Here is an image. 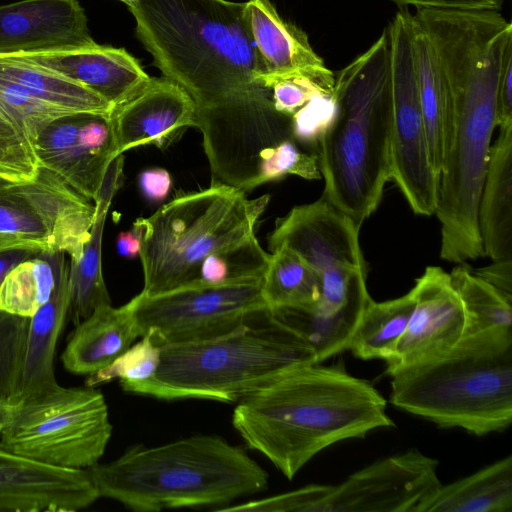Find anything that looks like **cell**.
I'll return each instance as SVG.
<instances>
[{
	"mask_svg": "<svg viewBox=\"0 0 512 512\" xmlns=\"http://www.w3.org/2000/svg\"><path fill=\"white\" fill-rule=\"evenodd\" d=\"M118 1L125 3L128 6V8H132L133 6L136 5L138 0H118Z\"/></svg>",
	"mask_w": 512,
	"mask_h": 512,
	"instance_id": "cell-48",
	"label": "cell"
},
{
	"mask_svg": "<svg viewBox=\"0 0 512 512\" xmlns=\"http://www.w3.org/2000/svg\"><path fill=\"white\" fill-rule=\"evenodd\" d=\"M337 110L316 156L323 197L358 225L391 180L393 99L388 32L335 76Z\"/></svg>",
	"mask_w": 512,
	"mask_h": 512,
	"instance_id": "cell-3",
	"label": "cell"
},
{
	"mask_svg": "<svg viewBox=\"0 0 512 512\" xmlns=\"http://www.w3.org/2000/svg\"><path fill=\"white\" fill-rule=\"evenodd\" d=\"M99 497L87 470L43 465L0 442V512H74Z\"/></svg>",
	"mask_w": 512,
	"mask_h": 512,
	"instance_id": "cell-16",
	"label": "cell"
},
{
	"mask_svg": "<svg viewBox=\"0 0 512 512\" xmlns=\"http://www.w3.org/2000/svg\"><path fill=\"white\" fill-rule=\"evenodd\" d=\"M473 272L512 299V259L493 261L491 265Z\"/></svg>",
	"mask_w": 512,
	"mask_h": 512,
	"instance_id": "cell-42",
	"label": "cell"
},
{
	"mask_svg": "<svg viewBox=\"0 0 512 512\" xmlns=\"http://www.w3.org/2000/svg\"><path fill=\"white\" fill-rule=\"evenodd\" d=\"M371 299L366 273L321 284V297L310 309H280L277 316L314 349L316 363L348 350Z\"/></svg>",
	"mask_w": 512,
	"mask_h": 512,
	"instance_id": "cell-19",
	"label": "cell"
},
{
	"mask_svg": "<svg viewBox=\"0 0 512 512\" xmlns=\"http://www.w3.org/2000/svg\"><path fill=\"white\" fill-rule=\"evenodd\" d=\"M335 75L328 68L316 72H298L275 79L270 89L275 109L292 116L312 97L334 91Z\"/></svg>",
	"mask_w": 512,
	"mask_h": 512,
	"instance_id": "cell-37",
	"label": "cell"
},
{
	"mask_svg": "<svg viewBox=\"0 0 512 512\" xmlns=\"http://www.w3.org/2000/svg\"><path fill=\"white\" fill-rule=\"evenodd\" d=\"M262 280L192 284L154 296L140 292L132 300L141 337L148 334L161 346L225 335L269 309Z\"/></svg>",
	"mask_w": 512,
	"mask_h": 512,
	"instance_id": "cell-10",
	"label": "cell"
},
{
	"mask_svg": "<svg viewBox=\"0 0 512 512\" xmlns=\"http://www.w3.org/2000/svg\"><path fill=\"white\" fill-rule=\"evenodd\" d=\"M413 22L419 96L430 162L434 172L440 176L453 142L454 102L431 42L414 19Z\"/></svg>",
	"mask_w": 512,
	"mask_h": 512,
	"instance_id": "cell-27",
	"label": "cell"
},
{
	"mask_svg": "<svg viewBox=\"0 0 512 512\" xmlns=\"http://www.w3.org/2000/svg\"><path fill=\"white\" fill-rule=\"evenodd\" d=\"M87 471L100 497L138 512L220 507L264 490L269 478L245 450L216 435L134 446Z\"/></svg>",
	"mask_w": 512,
	"mask_h": 512,
	"instance_id": "cell-4",
	"label": "cell"
},
{
	"mask_svg": "<svg viewBox=\"0 0 512 512\" xmlns=\"http://www.w3.org/2000/svg\"><path fill=\"white\" fill-rule=\"evenodd\" d=\"M451 283L464 308L463 337L512 329V299L478 277L461 263L450 273Z\"/></svg>",
	"mask_w": 512,
	"mask_h": 512,
	"instance_id": "cell-32",
	"label": "cell"
},
{
	"mask_svg": "<svg viewBox=\"0 0 512 512\" xmlns=\"http://www.w3.org/2000/svg\"><path fill=\"white\" fill-rule=\"evenodd\" d=\"M337 110L334 91L312 97L291 116L293 139L316 155L318 144L333 121Z\"/></svg>",
	"mask_w": 512,
	"mask_h": 512,
	"instance_id": "cell-38",
	"label": "cell"
},
{
	"mask_svg": "<svg viewBox=\"0 0 512 512\" xmlns=\"http://www.w3.org/2000/svg\"><path fill=\"white\" fill-rule=\"evenodd\" d=\"M11 248H32L46 250L41 244L37 242L24 240L16 236L0 233V251Z\"/></svg>",
	"mask_w": 512,
	"mask_h": 512,
	"instance_id": "cell-46",
	"label": "cell"
},
{
	"mask_svg": "<svg viewBox=\"0 0 512 512\" xmlns=\"http://www.w3.org/2000/svg\"><path fill=\"white\" fill-rule=\"evenodd\" d=\"M138 184L146 199L152 202H160L168 196L172 186V178L166 169L149 168L139 174Z\"/></svg>",
	"mask_w": 512,
	"mask_h": 512,
	"instance_id": "cell-40",
	"label": "cell"
},
{
	"mask_svg": "<svg viewBox=\"0 0 512 512\" xmlns=\"http://www.w3.org/2000/svg\"><path fill=\"white\" fill-rule=\"evenodd\" d=\"M41 251L43 250L32 248H11L0 251V284L16 265Z\"/></svg>",
	"mask_w": 512,
	"mask_h": 512,
	"instance_id": "cell-45",
	"label": "cell"
},
{
	"mask_svg": "<svg viewBox=\"0 0 512 512\" xmlns=\"http://www.w3.org/2000/svg\"><path fill=\"white\" fill-rule=\"evenodd\" d=\"M66 254L55 252L56 285L47 302L30 317L19 401L58 385L54 373L57 341L70 311V263Z\"/></svg>",
	"mask_w": 512,
	"mask_h": 512,
	"instance_id": "cell-24",
	"label": "cell"
},
{
	"mask_svg": "<svg viewBox=\"0 0 512 512\" xmlns=\"http://www.w3.org/2000/svg\"><path fill=\"white\" fill-rule=\"evenodd\" d=\"M437 467L416 448L380 459L330 485L321 512H414L441 485Z\"/></svg>",
	"mask_w": 512,
	"mask_h": 512,
	"instance_id": "cell-12",
	"label": "cell"
},
{
	"mask_svg": "<svg viewBox=\"0 0 512 512\" xmlns=\"http://www.w3.org/2000/svg\"><path fill=\"white\" fill-rule=\"evenodd\" d=\"M412 290L415 304L408 325L385 360L389 376L443 354L463 338L464 308L449 273L428 266Z\"/></svg>",
	"mask_w": 512,
	"mask_h": 512,
	"instance_id": "cell-15",
	"label": "cell"
},
{
	"mask_svg": "<svg viewBox=\"0 0 512 512\" xmlns=\"http://www.w3.org/2000/svg\"><path fill=\"white\" fill-rule=\"evenodd\" d=\"M123 166V154L111 161L94 201L89 239L78 261L70 262V311L77 324L97 306L111 303L102 273V239L108 210L123 182Z\"/></svg>",
	"mask_w": 512,
	"mask_h": 512,
	"instance_id": "cell-26",
	"label": "cell"
},
{
	"mask_svg": "<svg viewBox=\"0 0 512 512\" xmlns=\"http://www.w3.org/2000/svg\"><path fill=\"white\" fill-rule=\"evenodd\" d=\"M286 175H295L306 180L322 178L317 156L303 149L295 140H285L275 146L270 156L262 163L261 182L280 180Z\"/></svg>",
	"mask_w": 512,
	"mask_h": 512,
	"instance_id": "cell-39",
	"label": "cell"
},
{
	"mask_svg": "<svg viewBox=\"0 0 512 512\" xmlns=\"http://www.w3.org/2000/svg\"><path fill=\"white\" fill-rule=\"evenodd\" d=\"M359 230L360 225L322 196L278 218L268 245L270 252L280 246L291 249L322 279L346 270H366Z\"/></svg>",
	"mask_w": 512,
	"mask_h": 512,
	"instance_id": "cell-14",
	"label": "cell"
},
{
	"mask_svg": "<svg viewBox=\"0 0 512 512\" xmlns=\"http://www.w3.org/2000/svg\"><path fill=\"white\" fill-rule=\"evenodd\" d=\"M160 347L155 375L120 382L125 392L163 400L238 403L287 371L316 363L312 346L270 309L225 335Z\"/></svg>",
	"mask_w": 512,
	"mask_h": 512,
	"instance_id": "cell-5",
	"label": "cell"
},
{
	"mask_svg": "<svg viewBox=\"0 0 512 512\" xmlns=\"http://www.w3.org/2000/svg\"><path fill=\"white\" fill-rule=\"evenodd\" d=\"M368 381L320 363L297 366L237 403L234 428L289 480L316 454L394 426Z\"/></svg>",
	"mask_w": 512,
	"mask_h": 512,
	"instance_id": "cell-2",
	"label": "cell"
},
{
	"mask_svg": "<svg viewBox=\"0 0 512 512\" xmlns=\"http://www.w3.org/2000/svg\"><path fill=\"white\" fill-rule=\"evenodd\" d=\"M161 347L150 335L131 345L105 368L88 375L85 386L95 387L119 379L120 382H141L152 378L160 364Z\"/></svg>",
	"mask_w": 512,
	"mask_h": 512,
	"instance_id": "cell-36",
	"label": "cell"
},
{
	"mask_svg": "<svg viewBox=\"0 0 512 512\" xmlns=\"http://www.w3.org/2000/svg\"><path fill=\"white\" fill-rule=\"evenodd\" d=\"M270 255L259 244L257 238L233 250L209 255L200 265L195 284L219 285L262 278Z\"/></svg>",
	"mask_w": 512,
	"mask_h": 512,
	"instance_id": "cell-34",
	"label": "cell"
},
{
	"mask_svg": "<svg viewBox=\"0 0 512 512\" xmlns=\"http://www.w3.org/2000/svg\"><path fill=\"white\" fill-rule=\"evenodd\" d=\"M478 207L484 256L512 259V123L498 126Z\"/></svg>",
	"mask_w": 512,
	"mask_h": 512,
	"instance_id": "cell-25",
	"label": "cell"
},
{
	"mask_svg": "<svg viewBox=\"0 0 512 512\" xmlns=\"http://www.w3.org/2000/svg\"><path fill=\"white\" fill-rule=\"evenodd\" d=\"M14 404L15 403L0 400V433L12 416Z\"/></svg>",
	"mask_w": 512,
	"mask_h": 512,
	"instance_id": "cell-47",
	"label": "cell"
},
{
	"mask_svg": "<svg viewBox=\"0 0 512 512\" xmlns=\"http://www.w3.org/2000/svg\"><path fill=\"white\" fill-rule=\"evenodd\" d=\"M56 285L55 252L43 250L20 262L0 284V310L30 318Z\"/></svg>",
	"mask_w": 512,
	"mask_h": 512,
	"instance_id": "cell-33",
	"label": "cell"
},
{
	"mask_svg": "<svg viewBox=\"0 0 512 512\" xmlns=\"http://www.w3.org/2000/svg\"><path fill=\"white\" fill-rule=\"evenodd\" d=\"M26 59L89 88L113 108L150 79L138 60L124 48L95 44L21 54Z\"/></svg>",
	"mask_w": 512,
	"mask_h": 512,
	"instance_id": "cell-20",
	"label": "cell"
},
{
	"mask_svg": "<svg viewBox=\"0 0 512 512\" xmlns=\"http://www.w3.org/2000/svg\"><path fill=\"white\" fill-rule=\"evenodd\" d=\"M190 96L167 77L151 78L111 111L117 153L142 146L168 148L194 126Z\"/></svg>",
	"mask_w": 512,
	"mask_h": 512,
	"instance_id": "cell-17",
	"label": "cell"
},
{
	"mask_svg": "<svg viewBox=\"0 0 512 512\" xmlns=\"http://www.w3.org/2000/svg\"><path fill=\"white\" fill-rule=\"evenodd\" d=\"M245 15L258 55L261 79L267 88L270 89L275 79L286 75L327 69L307 34L285 21L269 0H248Z\"/></svg>",
	"mask_w": 512,
	"mask_h": 512,
	"instance_id": "cell-22",
	"label": "cell"
},
{
	"mask_svg": "<svg viewBox=\"0 0 512 512\" xmlns=\"http://www.w3.org/2000/svg\"><path fill=\"white\" fill-rule=\"evenodd\" d=\"M512 123V55L505 62L497 92V127Z\"/></svg>",
	"mask_w": 512,
	"mask_h": 512,
	"instance_id": "cell-43",
	"label": "cell"
},
{
	"mask_svg": "<svg viewBox=\"0 0 512 512\" xmlns=\"http://www.w3.org/2000/svg\"><path fill=\"white\" fill-rule=\"evenodd\" d=\"M40 163L87 200L95 201L111 161L117 157L111 113H73L39 133Z\"/></svg>",
	"mask_w": 512,
	"mask_h": 512,
	"instance_id": "cell-13",
	"label": "cell"
},
{
	"mask_svg": "<svg viewBox=\"0 0 512 512\" xmlns=\"http://www.w3.org/2000/svg\"><path fill=\"white\" fill-rule=\"evenodd\" d=\"M270 196L249 199L226 185L178 193L147 218L139 253L144 286L154 296L195 284L200 265L256 239L255 227Z\"/></svg>",
	"mask_w": 512,
	"mask_h": 512,
	"instance_id": "cell-7",
	"label": "cell"
},
{
	"mask_svg": "<svg viewBox=\"0 0 512 512\" xmlns=\"http://www.w3.org/2000/svg\"><path fill=\"white\" fill-rule=\"evenodd\" d=\"M414 512H512V456L441 484Z\"/></svg>",
	"mask_w": 512,
	"mask_h": 512,
	"instance_id": "cell-28",
	"label": "cell"
},
{
	"mask_svg": "<svg viewBox=\"0 0 512 512\" xmlns=\"http://www.w3.org/2000/svg\"><path fill=\"white\" fill-rule=\"evenodd\" d=\"M399 7L416 9H488L500 10L503 0H390Z\"/></svg>",
	"mask_w": 512,
	"mask_h": 512,
	"instance_id": "cell-41",
	"label": "cell"
},
{
	"mask_svg": "<svg viewBox=\"0 0 512 512\" xmlns=\"http://www.w3.org/2000/svg\"><path fill=\"white\" fill-rule=\"evenodd\" d=\"M393 99L391 179L417 215L435 214L439 176L429 156L414 51V22L407 10L387 28Z\"/></svg>",
	"mask_w": 512,
	"mask_h": 512,
	"instance_id": "cell-9",
	"label": "cell"
},
{
	"mask_svg": "<svg viewBox=\"0 0 512 512\" xmlns=\"http://www.w3.org/2000/svg\"><path fill=\"white\" fill-rule=\"evenodd\" d=\"M112 425L103 394L94 387L59 384L14 404L1 444L43 465L87 470L99 462Z\"/></svg>",
	"mask_w": 512,
	"mask_h": 512,
	"instance_id": "cell-8",
	"label": "cell"
},
{
	"mask_svg": "<svg viewBox=\"0 0 512 512\" xmlns=\"http://www.w3.org/2000/svg\"><path fill=\"white\" fill-rule=\"evenodd\" d=\"M30 318L0 310V400L15 403L22 377Z\"/></svg>",
	"mask_w": 512,
	"mask_h": 512,
	"instance_id": "cell-35",
	"label": "cell"
},
{
	"mask_svg": "<svg viewBox=\"0 0 512 512\" xmlns=\"http://www.w3.org/2000/svg\"><path fill=\"white\" fill-rule=\"evenodd\" d=\"M139 336L132 299L118 308L101 304L78 323L61 355L63 366L76 375H91L111 364Z\"/></svg>",
	"mask_w": 512,
	"mask_h": 512,
	"instance_id": "cell-23",
	"label": "cell"
},
{
	"mask_svg": "<svg viewBox=\"0 0 512 512\" xmlns=\"http://www.w3.org/2000/svg\"><path fill=\"white\" fill-rule=\"evenodd\" d=\"M68 114L73 113L0 77V177L15 181L34 178L40 169L36 152L39 133Z\"/></svg>",
	"mask_w": 512,
	"mask_h": 512,
	"instance_id": "cell-21",
	"label": "cell"
},
{
	"mask_svg": "<svg viewBox=\"0 0 512 512\" xmlns=\"http://www.w3.org/2000/svg\"><path fill=\"white\" fill-rule=\"evenodd\" d=\"M129 10L154 65L194 103L211 185H261L263 160L294 139L291 116L275 109L262 82L245 2L138 0Z\"/></svg>",
	"mask_w": 512,
	"mask_h": 512,
	"instance_id": "cell-1",
	"label": "cell"
},
{
	"mask_svg": "<svg viewBox=\"0 0 512 512\" xmlns=\"http://www.w3.org/2000/svg\"><path fill=\"white\" fill-rule=\"evenodd\" d=\"M95 44L78 0H22L0 6V55Z\"/></svg>",
	"mask_w": 512,
	"mask_h": 512,
	"instance_id": "cell-18",
	"label": "cell"
},
{
	"mask_svg": "<svg viewBox=\"0 0 512 512\" xmlns=\"http://www.w3.org/2000/svg\"><path fill=\"white\" fill-rule=\"evenodd\" d=\"M94 213L89 200L43 166L29 180L0 177V233L62 252L70 262L82 254Z\"/></svg>",
	"mask_w": 512,
	"mask_h": 512,
	"instance_id": "cell-11",
	"label": "cell"
},
{
	"mask_svg": "<svg viewBox=\"0 0 512 512\" xmlns=\"http://www.w3.org/2000/svg\"><path fill=\"white\" fill-rule=\"evenodd\" d=\"M0 77L20 85L32 96L72 113L109 114L113 109L84 85L21 54L0 55Z\"/></svg>",
	"mask_w": 512,
	"mask_h": 512,
	"instance_id": "cell-29",
	"label": "cell"
},
{
	"mask_svg": "<svg viewBox=\"0 0 512 512\" xmlns=\"http://www.w3.org/2000/svg\"><path fill=\"white\" fill-rule=\"evenodd\" d=\"M143 228L136 219L128 231H122L116 239V249L120 256L135 258L139 255L142 244Z\"/></svg>",
	"mask_w": 512,
	"mask_h": 512,
	"instance_id": "cell-44",
	"label": "cell"
},
{
	"mask_svg": "<svg viewBox=\"0 0 512 512\" xmlns=\"http://www.w3.org/2000/svg\"><path fill=\"white\" fill-rule=\"evenodd\" d=\"M271 252L261 287L268 308L310 309L316 306L321 297V281L315 270L285 246Z\"/></svg>",
	"mask_w": 512,
	"mask_h": 512,
	"instance_id": "cell-30",
	"label": "cell"
},
{
	"mask_svg": "<svg viewBox=\"0 0 512 512\" xmlns=\"http://www.w3.org/2000/svg\"><path fill=\"white\" fill-rule=\"evenodd\" d=\"M411 289L401 297L367 303L348 350L362 360H387L405 332L414 308Z\"/></svg>",
	"mask_w": 512,
	"mask_h": 512,
	"instance_id": "cell-31",
	"label": "cell"
},
{
	"mask_svg": "<svg viewBox=\"0 0 512 512\" xmlns=\"http://www.w3.org/2000/svg\"><path fill=\"white\" fill-rule=\"evenodd\" d=\"M390 377V402L401 410L476 436L502 432L512 422V329L463 337Z\"/></svg>",
	"mask_w": 512,
	"mask_h": 512,
	"instance_id": "cell-6",
	"label": "cell"
}]
</instances>
